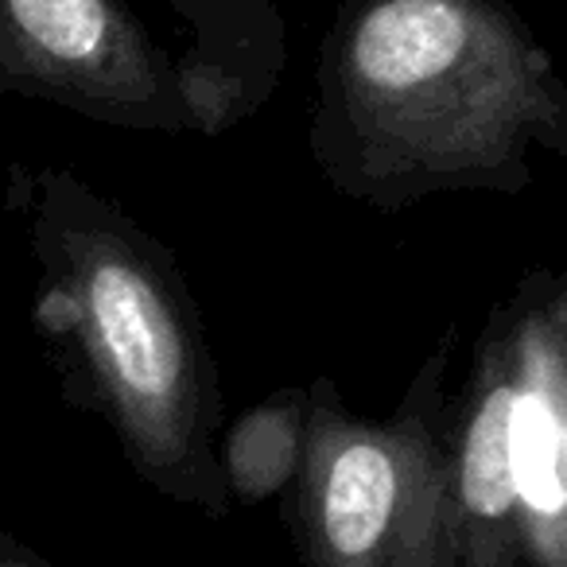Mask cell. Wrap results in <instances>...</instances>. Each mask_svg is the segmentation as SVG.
I'll list each match as a JSON object with an SVG mask.
<instances>
[{
    "mask_svg": "<svg viewBox=\"0 0 567 567\" xmlns=\"http://www.w3.org/2000/svg\"><path fill=\"white\" fill-rule=\"evenodd\" d=\"M308 148L339 195L378 210L520 195L567 156V79L509 0H342Z\"/></svg>",
    "mask_w": 567,
    "mask_h": 567,
    "instance_id": "cell-1",
    "label": "cell"
},
{
    "mask_svg": "<svg viewBox=\"0 0 567 567\" xmlns=\"http://www.w3.org/2000/svg\"><path fill=\"white\" fill-rule=\"evenodd\" d=\"M12 203L40 268L35 323L71 401L110 424L144 486L226 517L218 365L172 252L71 167L17 164Z\"/></svg>",
    "mask_w": 567,
    "mask_h": 567,
    "instance_id": "cell-2",
    "label": "cell"
},
{
    "mask_svg": "<svg viewBox=\"0 0 567 567\" xmlns=\"http://www.w3.org/2000/svg\"><path fill=\"white\" fill-rule=\"evenodd\" d=\"M455 502L466 567H528L517 482V316H489L455 404Z\"/></svg>",
    "mask_w": 567,
    "mask_h": 567,
    "instance_id": "cell-5",
    "label": "cell"
},
{
    "mask_svg": "<svg viewBox=\"0 0 567 567\" xmlns=\"http://www.w3.org/2000/svg\"><path fill=\"white\" fill-rule=\"evenodd\" d=\"M187 32L179 55L203 136L249 121L276 94L288 28L276 0H164Z\"/></svg>",
    "mask_w": 567,
    "mask_h": 567,
    "instance_id": "cell-7",
    "label": "cell"
},
{
    "mask_svg": "<svg viewBox=\"0 0 567 567\" xmlns=\"http://www.w3.org/2000/svg\"><path fill=\"white\" fill-rule=\"evenodd\" d=\"M308 389H284L245 409L221 432V474L229 502L260 505L292 489L303 458Z\"/></svg>",
    "mask_w": 567,
    "mask_h": 567,
    "instance_id": "cell-8",
    "label": "cell"
},
{
    "mask_svg": "<svg viewBox=\"0 0 567 567\" xmlns=\"http://www.w3.org/2000/svg\"><path fill=\"white\" fill-rule=\"evenodd\" d=\"M544 311H548V323L556 331L559 347L567 350V280H544Z\"/></svg>",
    "mask_w": 567,
    "mask_h": 567,
    "instance_id": "cell-9",
    "label": "cell"
},
{
    "mask_svg": "<svg viewBox=\"0 0 567 567\" xmlns=\"http://www.w3.org/2000/svg\"><path fill=\"white\" fill-rule=\"evenodd\" d=\"M517 316V482L528 567H567V350L544 311V276Z\"/></svg>",
    "mask_w": 567,
    "mask_h": 567,
    "instance_id": "cell-6",
    "label": "cell"
},
{
    "mask_svg": "<svg viewBox=\"0 0 567 567\" xmlns=\"http://www.w3.org/2000/svg\"><path fill=\"white\" fill-rule=\"evenodd\" d=\"M0 567H55V564L43 559L40 551H32L24 540H17L9 528H0Z\"/></svg>",
    "mask_w": 567,
    "mask_h": 567,
    "instance_id": "cell-10",
    "label": "cell"
},
{
    "mask_svg": "<svg viewBox=\"0 0 567 567\" xmlns=\"http://www.w3.org/2000/svg\"><path fill=\"white\" fill-rule=\"evenodd\" d=\"M451 339L385 420L358 416L334 381L308 385L288 525L303 567H466L455 502Z\"/></svg>",
    "mask_w": 567,
    "mask_h": 567,
    "instance_id": "cell-3",
    "label": "cell"
},
{
    "mask_svg": "<svg viewBox=\"0 0 567 567\" xmlns=\"http://www.w3.org/2000/svg\"><path fill=\"white\" fill-rule=\"evenodd\" d=\"M0 94L133 133L203 136L179 55L125 0H0Z\"/></svg>",
    "mask_w": 567,
    "mask_h": 567,
    "instance_id": "cell-4",
    "label": "cell"
}]
</instances>
